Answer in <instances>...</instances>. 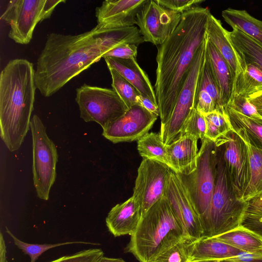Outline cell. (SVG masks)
Wrapping results in <instances>:
<instances>
[{
	"instance_id": "obj_1",
	"label": "cell",
	"mask_w": 262,
	"mask_h": 262,
	"mask_svg": "<svg viewBox=\"0 0 262 262\" xmlns=\"http://www.w3.org/2000/svg\"><path fill=\"white\" fill-rule=\"evenodd\" d=\"M143 42L135 26L103 29L97 25L75 35L52 33L37 59L36 87L42 96L50 97L114 48L124 43L138 46Z\"/></svg>"
},
{
	"instance_id": "obj_2",
	"label": "cell",
	"mask_w": 262,
	"mask_h": 262,
	"mask_svg": "<svg viewBox=\"0 0 262 262\" xmlns=\"http://www.w3.org/2000/svg\"><path fill=\"white\" fill-rule=\"evenodd\" d=\"M210 13L200 6L182 13L177 27L158 48L155 91L161 126L169 120L194 56L205 41Z\"/></svg>"
},
{
	"instance_id": "obj_3",
	"label": "cell",
	"mask_w": 262,
	"mask_h": 262,
	"mask_svg": "<svg viewBox=\"0 0 262 262\" xmlns=\"http://www.w3.org/2000/svg\"><path fill=\"white\" fill-rule=\"evenodd\" d=\"M35 71L25 59L10 60L0 75L1 137L10 151L18 150L30 128Z\"/></svg>"
},
{
	"instance_id": "obj_4",
	"label": "cell",
	"mask_w": 262,
	"mask_h": 262,
	"mask_svg": "<svg viewBox=\"0 0 262 262\" xmlns=\"http://www.w3.org/2000/svg\"><path fill=\"white\" fill-rule=\"evenodd\" d=\"M187 236L164 195L142 216L125 250L139 262H151Z\"/></svg>"
},
{
	"instance_id": "obj_5",
	"label": "cell",
	"mask_w": 262,
	"mask_h": 262,
	"mask_svg": "<svg viewBox=\"0 0 262 262\" xmlns=\"http://www.w3.org/2000/svg\"><path fill=\"white\" fill-rule=\"evenodd\" d=\"M198 152L197 167L188 175H180L202 226L203 237H209V212L214 192L217 165V147L205 138Z\"/></svg>"
},
{
	"instance_id": "obj_6",
	"label": "cell",
	"mask_w": 262,
	"mask_h": 262,
	"mask_svg": "<svg viewBox=\"0 0 262 262\" xmlns=\"http://www.w3.org/2000/svg\"><path fill=\"white\" fill-rule=\"evenodd\" d=\"M217 147L215 185L209 212V237L230 231L241 225L247 202L235 196L229 180L222 151Z\"/></svg>"
},
{
	"instance_id": "obj_7",
	"label": "cell",
	"mask_w": 262,
	"mask_h": 262,
	"mask_svg": "<svg viewBox=\"0 0 262 262\" xmlns=\"http://www.w3.org/2000/svg\"><path fill=\"white\" fill-rule=\"evenodd\" d=\"M30 129L32 138L33 184L37 196L47 201L56 179L57 149L47 135L42 121L36 115L31 118Z\"/></svg>"
},
{
	"instance_id": "obj_8",
	"label": "cell",
	"mask_w": 262,
	"mask_h": 262,
	"mask_svg": "<svg viewBox=\"0 0 262 262\" xmlns=\"http://www.w3.org/2000/svg\"><path fill=\"white\" fill-rule=\"evenodd\" d=\"M64 0H14L9 2L1 19L10 26L8 37L17 43H29L37 24L49 18Z\"/></svg>"
},
{
	"instance_id": "obj_9",
	"label": "cell",
	"mask_w": 262,
	"mask_h": 262,
	"mask_svg": "<svg viewBox=\"0 0 262 262\" xmlns=\"http://www.w3.org/2000/svg\"><path fill=\"white\" fill-rule=\"evenodd\" d=\"M75 100L80 117L98 123L103 129L128 109L113 89L87 84L77 89Z\"/></svg>"
},
{
	"instance_id": "obj_10",
	"label": "cell",
	"mask_w": 262,
	"mask_h": 262,
	"mask_svg": "<svg viewBox=\"0 0 262 262\" xmlns=\"http://www.w3.org/2000/svg\"><path fill=\"white\" fill-rule=\"evenodd\" d=\"M215 143L222 150L227 176L233 191L237 199L243 201L251 179L250 164L247 144L232 129L220 137Z\"/></svg>"
},
{
	"instance_id": "obj_11",
	"label": "cell",
	"mask_w": 262,
	"mask_h": 262,
	"mask_svg": "<svg viewBox=\"0 0 262 262\" xmlns=\"http://www.w3.org/2000/svg\"><path fill=\"white\" fill-rule=\"evenodd\" d=\"M205 48L206 40L194 56L188 76L178 97L169 120L161 126L160 135L165 145L170 144L179 137L183 124L194 107L197 82L204 59Z\"/></svg>"
},
{
	"instance_id": "obj_12",
	"label": "cell",
	"mask_w": 262,
	"mask_h": 262,
	"mask_svg": "<svg viewBox=\"0 0 262 262\" xmlns=\"http://www.w3.org/2000/svg\"><path fill=\"white\" fill-rule=\"evenodd\" d=\"M171 171L165 164L143 158L138 169L132 195L140 205L142 216L164 196Z\"/></svg>"
},
{
	"instance_id": "obj_13",
	"label": "cell",
	"mask_w": 262,
	"mask_h": 262,
	"mask_svg": "<svg viewBox=\"0 0 262 262\" xmlns=\"http://www.w3.org/2000/svg\"><path fill=\"white\" fill-rule=\"evenodd\" d=\"M182 14L148 0L137 15V24L144 41L161 45L178 26Z\"/></svg>"
},
{
	"instance_id": "obj_14",
	"label": "cell",
	"mask_w": 262,
	"mask_h": 262,
	"mask_svg": "<svg viewBox=\"0 0 262 262\" xmlns=\"http://www.w3.org/2000/svg\"><path fill=\"white\" fill-rule=\"evenodd\" d=\"M157 118L135 104L103 129L102 135L114 143L138 141L148 133Z\"/></svg>"
},
{
	"instance_id": "obj_15",
	"label": "cell",
	"mask_w": 262,
	"mask_h": 262,
	"mask_svg": "<svg viewBox=\"0 0 262 262\" xmlns=\"http://www.w3.org/2000/svg\"><path fill=\"white\" fill-rule=\"evenodd\" d=\"M164 195L187 235L196 239L201 237L203 230L199 217L180 176L173 170Z\"/></svg>"
},
{
	"instance_id": "obj_16",
	"label": "cell",
	"mask_w": 262,
	"mask_h": 262,
	"mask_svg": "<svg viewBox=\"0 0 262 262\" xmlns=\"http://www.w3.org/2000/svg\"><path fill=\"white\" fill-rule=\"evenodd\" d=\"M148 0H106L96 8L97 25L103 29L122 28L137 24V15Z\"/></svg>"
},
{
	"instance_id": "obj_17",
	"label": "cell",
	"mask_w": 262,
	"mask_h": 262,
	"mask_svg": "<svg viewBox=\"0 0 262 262\" xmlns=\"http://www.w3.org/2000/svg\"><path fill=\"white\" fill-rule=\"evenodd\" d=\"M206 33L207 39L217 49L228 64L234 85L243 76L246 63L232 43L229 31L226 30L221 21L210 13L207 19Z\"/></svg>"
},
{
	"instance_id": "obj_18",
	"label": "cell",
	"mask_w": 262,
	"mask_h": 262,
	"mask_svg": "<svg viewBox=\"0 0 262 262\" xmlns=\"http://www.w3.org/2000/svg\"><path fill=\"white\" fill-rule=\"evenodd\" d=\"M198 139L185 135L166 145L168 166L180 175L187 176L195 170L198 156Z\"/></svg>"
},
{
	"instance_id": "obj_19",
	"label": "cell",
	"mask_w": 262,
	"mask_h": 262,
	"mask_svg": "<svg viewBox=\"0 0 262 262\" xmlns=\"http://www.w3.org/2000/svg\"><path fill=\"white\" fill-rule=\"evenodd\" d=\"M142 217L139 204L131 196L123 203L113 207L105 219L109 231L115 236H130L136 230Z\"/></svg>"
},
{
	"instance_id": "obj_20",
	"label": "cell",
	"mask_w": 262,
	"mask_h": 262,
	"mask_svg": "<svg viewBox=\"0 0 262 262\" xmlns=\"http://www.w3.org/2000/svg\"><path fill=\"white\" fill-rule=\"evenodd\" d=\"M104 58L108 68L115 70L141 95L158 105L156 93L149 79L138 64L136 58L121 59L109 57Z\"/></svg>"
},
{
	"instance_id": "obj_21",
	"label": "cell",
	"mask_w": 262,
	"mask_h": 262,
	"mask_svg": "<svg viewBox=\"0 0 262 262\" xmlns=\"http://www.w3.org/2000/svg\"><path fill=\"white\" fill-rule=\"evenodd\" d=\"M206 53L217 85L222 105L226 111L231 100L233 91L234 79L231 69L225 59L207 37Z\"/></svg>"
},
{
	"instance_id": "obj_22",
	"label": "cell",
	"mask_w": 262,
	"mask_h": 262,
	"mask_svg": "<svg viewBox=\"0 0 262 262\" xmlns=\"http://www.w3.org/2000/svg\"><path fill=\"white\" fill-rule=\"evenodd\" d=\"M226 113L231 128L247 144L262 150V118L252 119L227 106Z\"/></svg>"
},
{
	"instance_id": "obj_23",
	"label": "cell",
	"mask_w": 262,
	"mask_h": 262,
	"mask_svg": "<svg viewBox=\"0 0 262 262\" xmlns=\"http://www.w3.org/2000/svg\"><path fill=\"white\" fill-rule=\"evenodd\" d=\"M241 251L213 237L202 236L194 243L191 260L225 261L238 255Z\"/></svg>"
},
{
	"instance_id": "obj_24",
	"label": "cell",
	"mask_w": 262,
	"mask_h": 262,
	"mask_svg": "<svg viewBox=\"0 0 262 262\" xmlns=\"http://www.w3.org/2000/svg\"><path fill=\"white\" fill-rule=\"evenodd\" d=\"M224 20L233 29H237L262 45V21L245 10L228 8L222 12Z\"/></svg>"
},
{
	"instance_id": "obj_25",
	"label": "cell",
	"mask_w": 262,
	"mask_h": 262,
	"mask_svg": "<svg viewBox=\"0 0 262 262\" xmlns=\"http://www.w3.org/2000/svg\"><path fill=\"white\" fill-rule=\"evenodd\" d=\"M212 237L243 251L262 252V237L241 225Z\"/></svg>"
},
{
	"instance_id": "obj_26",
	"label": "cell",
	"mask_w": 262,
	"mask_h": 262,
	"mask_svg": "<svg viewBox=\"0 0 262 262\" xmlns=\"http://www.w3.org/2000/svg\"><path fill=\"white\" fill-rule=\"evenodd\" d=\"M229 36L245 62L255 63L262 69V45L237 29L230 31Z\"/></svg>"
},
{
	"instance_id": "obj_27",
	"label": "cell",
	"mask_w": 262,
	"mask_h": 262,
	"mask_svg": "<svg viewBox=\"0 0 262 262\" xmlns=\"http://www.w3.org/2000/svg\"><path fill=\"white\" fill-rule=\"evenodd\" d=\"M137 148L139 155L143 158L168 166L166 145L163 142L160 133H147L138 140Z\"/></svg>"
},
{
	"instance_id": "obj_28",
	"label": "cell",
	"mask_w": 262,
	"mask_h": 262,
	"mask_svg": "<svg viewBox=\"0 0 262 262\" xmlns=\"http://www.w3.org/2000/svg\"><path fill=\"white\" fill-rule=\"evenodd\" d=\"M246 144L250 160L251 179L243 197L245 202L262 194V150Z\"/></svg>"
},
{
	"instance_id": "obj_29",
	"label": "cell",
	"mask_w": 262,
	"mask_h": 262,
	"mask_svg": "<svg viewBox=\"0 0 262 262\" xmlns=\"http://www.w3.org/2000/svg\"><path fill=\"white\" fill-rule=\"evenodd\" d=\"M261 90V68L255 63H246L243 76L234 85L232 96L242 95L247 97Z\"/></svg>"
},
{
	"instance_id": "obj_30",
	"label": "cell",
	"mask_w": 262,
	"mask_h": 262,
	"mask_svg": "<svg viewBox=\"0 0 262 262\" xmlns=\"http://www.w3.org/2000/svg\"><path fill=\"white\" fill-rule=\"evenodd\" d=\"M196 89L203 90L207 92L215 103L216 111L222 113H226L221 102L219 89L206 53V48L204 59L199 75Z\"/></svg>"
},
{
	"instance_id": "obj_31",
	"label": "cell",
	"mask_w": 262,
	"mask_h": 262,
	"mask_svg": "<svg viewBox=\"0 0 262 262\" xmlns=\"http://www.w3.org/2000/svg\"><path fill=\"white\" fill-rule=\"evenodd\" d=\"M196 239L185 237L151 262H189Z\"/></svg>"
},
{
	"instance_id": "obj_32",
	"label": "cell",
	"mask_w": 262,
	"mask_h": 262,
	"mask_svg": "<svg viewBox=\"0 0 262 262\" xmlns=\"http://www.w3.org/2000/svg\"><path fill=\"white\" fill-rule=\"evenodd\" d=\"M247 203L241 225L262 237V196L252 198Z\"/></svg>"
},
{
	"instance_id": "obj_33",
	"label": "cell",
	"mask_w": 262,
	"mask_h": 262,
	"mask_svg": "<svg viewBox=\"0 0 262 262\" xmlns=\"http://www.w3.org/2000/svg\"><path fill=\"white\" fill-rule=\"evenodd\" d=\"M204 116L206 123L205 138L215 142L220 137L231 129L226 113L214 111Z\"/></svg>"
},
{
	"instance_id": "obj_34",
	"label": "cell",
	"mask_w": 262,
	"mask_h": 262,
	"mask_svg": "<svg viewBox=\"0 0 262 262\" xmlns=\"http://www.w3.org/2000/svg\"><path fill=\"white\" fill-rule=\"evenodd\" d=\"M108 69L112 76L113 89L118 94L128 108L137 104V97L141 94L117 71L112 68Z\"/></svg>"
},
{
	"instance_id": "obj_35",
	"label": "cell",
	"mask_w": 262,
	"mask_h": 262,
	"mask_svg": "<svg viewBox=\"0 0 262 262\" xmlns=\"http://www.w3.org/2000/svg\"><path fill=\"white\" fill-rule=\"evenodd\" d=\"M6 228V232L13 239L14 244L19 249L21 250L24 253L28 255L31 258V262H35L38 257L45 251L57 247L64 246L73 244H84L98 245L96 243H92L85 242H67L63 243H59L57 244H29L24 242L16 237L8 229Z\"/></svg>"
},
{
	"instance_id": "obj_36",
	"label": "cell",
	"mask_w": 262,
	"mask_h": 262,
	"mask_svg": "<svg viewBox=\"0 0 262 262\" xmlns=\"http://www.w3.org/2000/svg\"><path fill=\"white\" fill-rule=\"evenodd\" d=\"M206 123L204 116L193 107L182 127L180 136L191 135L201 140L205 138Z\"/></svg>"
},
{
	"instance_id": "obj_37",
	"label": "cell",
	"mask_w": 262,
	"mask_h": 262,
	"mask_svg": "<svg viewBox=\"0 0 262 262\" xmlns=\"http://www.w3.org/2000/svg\"><path fill=\"white\" fill-rule=\"evenodd\" d=\"M103 256V252L101 249L92 248L65 255L50 262H97Z\"/></svg>"
},
{
	"instance_id": "obj_38",
	"label": "cell",
	"mask_w": 262,
	"mask_h": 262,
	"mask_svg": "<svg viewBox=\"0 0 262 262\" xmlns=\"http://www.w3.org/2000/svg\"><path fill=\"white\" fill-rule=\"evenodd\" d=\"M228 106L248 117L255 119L262 118L258 114L255 106L245 96L233 95Z\"/></svg>"
},
{
	"instance_id": "obj_39",
	"label": "cell",
	"mask_w": 262,
	"mask_h": 262,
	"mask_svg": "<svg viewBox=\"0 0 262 262\" xmlns=\"http://www.w3.org/2000/svg\"><path fill=\"white\" fill-rule=\"evenodd\" d=\"M162 7L182 14L199 7L204 0H156Z\"/></svg>"
},
{
	"instance_id": "obj_40",
	"label": "cell",
	"mask_w": 262,
	"mask_h": 262,
	"mask_svg": "<svg viewBox=\"0 0 262 262\" xmlns=\"http://www.w3.org/2000/svg\"><path fill=\"white\" fill-rule=\"evenodd\" d=\"M137 46L132 43H124L120 45L105 53L103 58L106 57L121 59L136 58Z\"/></svg>"
},
{
	"instance_id": "obj_41",
	"label": "cell",
	"mask_w": 262,
	"mask_h": 262,
	"mask_svg": "<svg viewBox=\"0 0 262 262\" xmlns=\"http://www.w3.org/2000/svg\"><path fill=\"white\" fill-rule=\"evenodd\" d=\"M225 261L262 262V252L252 253L241 251L238 255Z\"/></svg>"
},
{
	"instance_id": "obj_42",
	"label": "cell",
	"mask_w": 262,
	"mask_h": 262,
	"mask_svg": "<svg viewBox=\"0 0 262 262\" xmlns=\"http://www.w3.org/2000/svg\"><path fill=\"white\" fill-rule=\"evenodd\" d=\"M137 104L142 106L157 116H160L158 105L154 103L148 98L141 95H138L137 97Z\"/></svg>"
},
{
	"instance_id": "obj_43",
	"label": "cell",
	"mask_w": 262,
	"mask_h": 262,
	"mask_svg": "<svg viewBox=\"0 0 262 262\" xmlns=\"http://www.w3.org/2000/svg\"><path fill=\"white\" fill-rule=\"evenodd\" d=\"M247 98L255 106L258 114L262 117V90L251 94Z\"/></svg>"
},
{
	"instance_id": "obj_44",
	"label": "cell",
	"mask_w": 262,
	"mask_h": 262,
	"mask_svg": "<svg viewBox=\"0 0 262 262\" xmlns=\"http://www.w3.org/2000/svg\"><path fill=\"white\" fill-rule=\"evenodd\" d=\"M0 262H7L6 259V246L2 232L0 233Z\"/></svg>"
},
{
	"instance_id": "obj_45",
	"label": "cell",
	"mask_w": 262,
	"mask_h": 262,
	"mask_svg": "<svg viewBox=\"0 0 262 262\" xmlns=\"http://www.w3.org/2000/svg\"><path fill=\"white\" fill-rule=\"evenodd\" d=\"M97 262H126L121 258H110L104 256L100 257Z\"/></svg>"
},
{
	"instance_id": "obj_46",
	"label": "cell",
	"mask_w": 262,
	"mask_h": 262,
	"mask_svg": "<svg viewBox=\"0 0 262 262\" xmlns=\"http://www.w3.org/2000/svg\"><path fill=\"white\" fill-rule=\"evenodd\" d=\"M189 262H222V261L217 260H193Z\"/></svg>"
},
{
	"instance_id": "obj_47",
	"label": "cell",
	"mask_w": 262,
	"mask_h": 262,
	"mask_svg": "<svg viewBox=\"0 0 262 262\" xmlns=\"http://www.w3.org/2000/svg\"><path fill=\"white\" fill-rule=\"evenodd\" d=\"M222 262H233V261H222Z\"/></svg>"
},
{
	"instance_id": "obj_48",
	"label": "cell",
	"mask_w": 262,
	"mask_h": 262,
	"mask_svg": "<svg viewBox=\"0 0 262 262\" xmlns=\"http://www.w3.org/2000/svg\"><path fill=\"white\" fill-rule=\"evenodd\" d=\"M262 196V194L261 195H260V196Z\"/></svg>"
}]
</instances>
